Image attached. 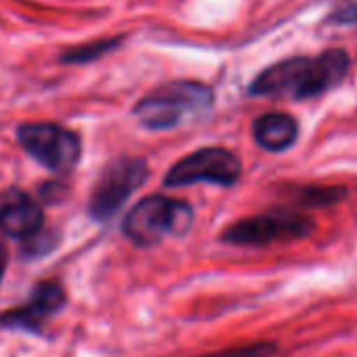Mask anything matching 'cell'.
<instances>
[{"label":"cell","instance_id":"cell-10","mask_svg":"<svg viewBox=\"0 0 357 357\" xmlns=\"http://www.w3.org/2000/svg\"><path fill=\"white\" fill-rule=\"evenodd\" d=\"M301 135L298 120L288 112H267L252 122V139L271 153H284L296 145Z\"/></svg>","mask_w":357,"mask_h":357},{"label":"cell","instance_id":"cell-8","mask_svg":"<svg viewBox=\"0 0 357 357\" xmlns=\"http://www.w3.org/2000/svg\"><path fill=\"white\" fill-rule=\"evenodd\" d=\"M68 305V292L59 280L47 278L34 284L26 303L0 311V328L40 334L47 321L63 311Z\"/></svg>","mask_w":357,"mask_h":357},{"label":"cell","instance_id":"cell-1","mask_svg":"<svg viewBox=\"0 0 357 357\" xmlns=\"http://www.w3.org/2000/svg\"><path fill=\"white\" fill-rule=\"evenodd\" d=\"M353 59L347 49L334 47L319 55H292L267 66L248 84L250 97L309 101L338 89L351 74Z\"/></svg>","mask_w":357,"mask_h":357},{"label":"cell","instance_id":"cell-16","mask_svg":"<svg viewBox=\"0 0 357 357\" xmlns=\"http://www.w3.org/2000/svg\"><path fill=\"white\" fill-rule=\"evenodd\" d=\"M68 196V188L63 183H45L40 190V198L45 202H61Z\"/></svg>","mask_w":357,"mask_h":357},{"label":"cell","instance_id":"cell-7","mask_svg":"<svg viewBox=\"0 0 357 357\" xmlns=\"http://www.w3.org/2000/svg\"><path fill=\"white\" fill-rule=\"evenodd\" d=\"M242 176V160L225 147H202L178 162L164 174V188H185L194 183H213L234 188Z\"/></svg>","mask_w":357,"mask_h":357},{"label":"cell","instance_id":"cell-15","mask_svg":"<svg viewBox=\"0 0 357 357\" xmlns=\"http://www.w3.org/2000/svg\"><path fill=\"white\" fill-rule=\"evenodd\" d=\"M332 26H355L357 24V0H334V7L326 17Z\"/></svg>","mask_w":357,"mask_h":357},{"label":"cell","instance_id":"cell-11","mask_svg":"<svg viewBox=\"0 0 357 357\" xmlns=\"http://www.w3.org/2000/svg\"><path fill=\"white\" fill-rule=\"evenodd\" d=\"M349 190L342 185H301L288 192L290 204L296 208H326L342 202Z\"/></svg>","mask_w":357,"mask_h":357},{"label":"cell","instance_id":"cell-17","mask_svg":"<svg viewBox=\"0 0 357 357\" xmlns=\"http://www.w3.org/2000/svg\"><path fill=\"white\" fill-rule=\"evenodd\" d=\"M7 265H9V246H7L5 238L0 236V282H3V278H5Z\"/></svg>","mask_w":357,"mask_h":357},{"label":"cell","instance_id":"cell-12","mask_svg":"<svg viewBox=\"0 0 357 357\" xmlns=\"http://www.w3.org/2000/svg\"><path fill=\"white\" fill-rule=\"evenodd\" d=\"M280 342L275 340H252L244 344H234L208 353H200L196 357H280Z\"/></svg>","mask_w":357,"mask_h":357},{"label":"cell","instance_id":"cell-13","mask_svg":"<svg viewBox=\"0 0 357 357\" xmlns=\"http://www.w3.org/2000/svg\"><path fill=\"white\" fill-rule=\"evenodd\" d=\"M122 38H103V40H93V43H86V45H80V47H72L68 51H63V55L59 57V61L63 63H91L107 53H112L116 47H120Z\"/></svg>","mask_w":357,"mask_h":357},{"label":"cell","instance_id":"cell-2","mask_svg":"<svg viewBox=\"0 0 357 357\" xmlns=\"http://www.w3.org/2000/svg\"><path fill=\"white\" fill-rule=\"evenodd\" d=\"M215 103V93L208 84L194 80H174L149 91L141 97L132 114L141 126L149 130H168L192 116H202Z\"/></svg>","mask_w":357,"mask_h":357},{"label":"cell","instance_id":"cell-4","mask_svg":"<svg viewBox=\"0 0 357 357\" xmlns=\"http://www.w3.org/2000/svg\"><path fill=\"white\" fill-rule=\"evenodd\" d=\"M194 211L188 202L170 200L162 194L141 198L124 217L122 234L139 248L160 244L168 234L181 236L192 227Z\"/></svg>","mask_w":357,"mask_h":357},{"label":"cell","instance_id":"cell-3","mask_svg":"<svg viewBox=\"0 0 357 357\" xmlns=\"http://www.w3.org/2000/svg\"><path fill=\"white\" fill-rule=\"evenodd\" d=\"M315 221L294 208H273L234 221L221 234V242L240 248H263L271 244L301 242L313 236Z\"/></svg>","mask_w":357,"mask_h":357},{"label":"cell","instance_id":"cell-6","mask_svg":"<svg viewBox=\"0 0 357 357\" xmlns=\"http://www.w3.org/2000/svg\"><path fill=\"white\" fill-rule=\"evenodd\" d=\"M20 145L47 170L66 174L82 155L80 137L57 122H24L17 126Z\"/></svg>","mask_w":357,"mask_h":357},{"label":"cell","instance_id":"cell-9","mask_svg":"<svg viewBox=\"0 0 357 357\" xmlns=\"http://www.w3.org/2000/svg\"><path fill=\"white\" fill-rule=\"evenodd\" d=\"M43 227L45 211L32 194L20 188L0 192V234L22 242Z\"/></svg>","mask_w":357,"mask_h":357},{"label":"cell","instance_id":"cell-14","mask_svg":"<svg viewBox=\"0 0 357 357\" xmlns=\"http://www.w3.org/2000/svg\"><path fill=\"white\" fill-rule=\"evenodd\" d=\"M59 240L61 238L55 229L43 227L36 234H32L30 238L22 240V257L24 259H40V257L49 255L51 250H55Z\"/></svg>","mask_w":357,"mask_h":357},{"label":"cell","instance_id":"cell-5","mask_svg":"<svg viewBox=\"0 0 357 357\" xmlns=\"http://www.w3.org/2000/svg\"><path fill=\"white\" fill-rule=\"evenodd\" d=\"M147 174V162L137 155H120L105 164L89 198L91 219L97 223L112 221L135 190L145 183Z\"/></svg>","mask_w":357,"mask_h":357}]
</instances>
